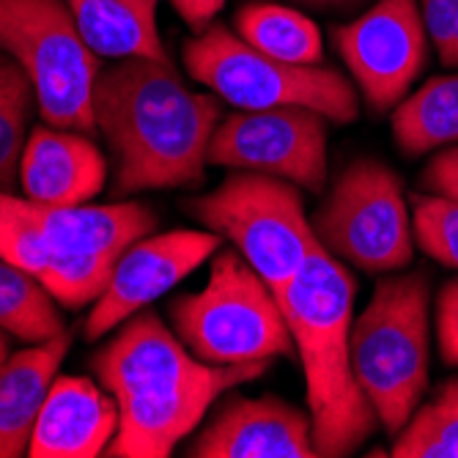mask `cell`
<instances>
[{
  "instance_id": "6da1fadb",
  "label": "cell",
  "mask_w": 458,
  "mask_h": 458,
  "mask_svg": "<svg viewBox=\"0 0 458 458\" xmlns=\"http://www.w3.org/2000/svg\"><path fill=\"white\" fill-rule=\"evenodd\" d=\"M94 113L115 157V195L203 182L220 102L192 94L171 61L121 58L99 72Z\"/></svg>"
},
{
  "instance_id": "7a4b0ae2",
  "label": "cell",
  "mask_w": 458,
  "mask_h": 458,
  "mask_svg": "<svg viewBox=\"0 0 458 458\" xmlns=\"http://www.w3.org/2000/svg\"><path fill=\"white\" fill-rule=\"evenodd\" d=\"M94 370L121 411L107 455L165 458L195 431L223 390L256 379L267 362L192 360L154 313H135L94 354Z\"/></svg>"
},
{
  "instance_id": "3957f363",
  "label": "cell",
  "mask_w": 458,
  "mask_h": 458,
  "mask_svg": "<svg viewBox=\"0 0 458 458\" xmlns=\"http://www.w3.org/2000/svg\"><path fill=\"white\" fill-rule=\"evenodd\" d=\"M354 294V277L318 242L277 297L305 365L318 455H349L377 428V409L360 390L352 368Z\"/></svg>"
},
{
  "instance_id": "277c9868",
  "label": "cell",
  "mask_w": 458,
  "mask_h": 458,
  "mask_svg": "<svg viewBox=\"0 0 458 458\" xmlns=\"http://www.w3.org/2000/svg\"><path fill=\"white\" fill-rule=\"evenodd\" d=\"M349 352L360 390L382 426L398 434L428 385V280L423 272L379 283L354 321Z\"/></svg>"
},
{
  "instance_id": "5b68a950",
  "label": "cell",
  "mask_w": 458,
  "mask_h": 458,
  "mask_svg": "<svg viewBox=\"0 0 458 458\" xmlns=\"http://www.w3.org/2000/svg\"><path fill=\"white\" fill-rule=\"evenodd\" d=\"M171 318L187 349L209 365L267 362L294 352L275 291L239 250L215 256L206 288L171 302Z\"/></svg>"
},
{
  "instance_id": "8992f818",
  "label": "cell",
  "mask_w": 458,
  "mask_h": 458,
  "mask_svg": "<svg viewBox=\"0 0 458 458\" xmlns=\"http://www.w3.org/2000/svg\"><path fill=\"white\" fill-rule=\"evenodd\" d=\"M0 53L25 69L50 127L97 132L99 55L80 36L64 0H0Z\"/></svg>"
},
{
  "instance_id": "52a82bcc",
  "label": "cell",
  "mask_w": 458,
  "mask_h": 458,
  "mask_svg": "<svg viewBox=\"0 0 458 458\" xmlns=\"http://www.w3.org/2000/svg\"><path fill=\"white\" fill-rule=\"evenodd\" d=\"M187 72L239 110L308 107L349 123L360 113L352 82L329 66H294L250 47L225 25H209L184 45Z\"/></svg>"
},
{
  "instance_id": "ba28073f",
  "label": "cell",
  "mask_w": 458,
  "mask_h": 458,
  "mask_svg": "<svg viewBox=\"0 0 458 458\" xmlns=\"http://www.w3.org/2000/svg\"><path fill=\"white\" fill-rule=\"evenodd\" d=\"M192 215L220 236H228L244 261L280 297L318 244L300 192L269 174H236L217 192L190 203Z\"/></svg>"
},
{
  "instance_id": "9c48e42d",
  "label": "cell",
  "mask_w": 458,
  "mask_h": 458,
  "mask_svg": "<svg viewBox=\"0 0 458 458\" xmlns=\"http://www.w3.org/2000/svg\"><path fill=\"white\" fill-rule=\"evenodd\" d=\"M313 225L321 244L365 272H393L411 261L403 187L382 162L346 168Z\"/></svg>"
},
{
  "instance_id": "30bf717a",
  "label": "cell",
  "mask_w": 458,
  "mask_h": 458,
  "mask_svg": "<svg viewBox=\"0 0 458 458\" xmlns=\"http://www.w3.org/2000/svg\"><path fill=\"white\" fill-rule=\"evenodd\" d=\"M209 162L280 176L318 192L327 174L324 115L308 107L242 110L215 130Z\"/></svg>"
},
{
  "instance_id": "8fae6325",
  "label": "cell",
  "mask_w": 458,
  "mask_h": 458,
  "mask_svg": "<svg viewBox=\"0 0 458 458\" xmlns=\"http://www.w3.org/2000/svg\"><path fill=\"white\" fill-rule=\"evenodd\" d=\"M335 45L370 110L403 99L426 61V22L418 0H379L335 30Z\"/></svg>"
},
{
  "instance_id": "7c38bea8",
  "label": "cell",
  "mask_w": 458,
  "mask_h": 458,
  "mask_svg": "<svg viewBox=\"0 0 458 458\" xmlns=\"http://www.w3.org/2000/svg\"><path fill=\"white\" fill-rule=\"evenodd\" d=\"M220 233L203 231H171L148 239H138L113 269V277L94 310L86 318V338L99 341L110 329L159 300L165 291L182 283L206 259L220 250Z\"/></svg>"
},
{
  "instance_id": "4fadbf2b",
  "label": "cell",
  "mask_w": 458,
  "mask_h": 458,
  "mask_svg": "<svg viewBox=\"0 0 458 458\" xmlns=\"http://www.w3.org/2000/svg\"><path fill=\"white\" fill-rule=\"evenodd\" d=\"M195 458H316L313 423L277 398H233L190 445Z\"/></svg>"
},
{
  "instance_id": "5bb4252c",
  "label": "cell",
  "mask_w": 458,
  "mask_h": 458,
  "mask_svg": "<svg viewBox=\"0 0 458 458\" xmlns=\"http://www.w3.org/2000/svg\"><path fill=\"white\" fill-rule=\"evenodd\" d=\"M118 401L82 377H55L28 445L30 458H97L118 431Z\"/></svg>"
},
{
  "instance_id": "9a60e30c",
  "label": "cell",
  "mask_w": 458,
  "mask_h": 458,
  "mask_svg": "<svg viewBox=\"0 0 458 458\" xmlns=\"http://www.w3.org/2000/svg\"><path fill=\"white\" fill-rule=\"evenodd\" d=\"M107 176V162L89 135L36 127L25 143L20 182L28 200L47 206L89 203Z\"/></svg>"
},
{
  "instance_id": "2e32d148",
  "label": "cell",
  "mask_w": 458,
  "mask_h": 458,
  "mask_svg": "<svg viewBox=\"0 0 458 458\" xmlns=\"http://www.w3.org/2000/svg\"><path fill=\"white\" fill-rule=\"evenodd\" d=\"M22 215L45 233L55 250L82 253L115 261L143 239L157 217L143 203H113V206H47L28 198H17Z\"/></svg>"
},
{
  "instance_id": "e0dca14e",
  "label": "cell",
  "mask_w": 458,
  "mask_h": 458,
  "mask_svg": "<svg viewBox=\"0 0 458 458\" xmlns=\"http://www.w3.org/2000/svg\"><path fill=\"white\" fill-rule=\"evenodd\" d=\"M66 352L69 335L61 332L0 362V458L28 453L38 411L45 406Z\"/></svg>"
},
{
  "instance_id": "ac0fdd59",
  "label": "cell",
  "mask_w": 458,
  "mask_h": 458,
  "mask_svg": "<svg viewBox=\"0 0 458 458\" xmlns=\"http://www.w3.org/2000/svg\"><path fill=\"white\" fill-rule=\"evenodd\" d=\"M99 58L168 61L157 30V0H64Z\"/></svg>"
},
{
  "instance_id": "d6986e66",
  "label": "cell",
  "mask_w": 458,
  "mask_h": 458,
  "mask_svg": "<svg viewBox=\"0 0 458 458\" xmlns=\"http://www.w3.org/2000/svg\"><path fill=\"white\" fill-rule=\"evenodd\" d=\"M236 30L250 47L294 66H318L324 41L316 22L280 4H247L236 12Z\"/></svg>"
},
{
  "instance_id": "ffe728a7",
  "label": "cell",
  "mask_w": 458,
  "mask_h": 458,
  "mask_svg": "<svg viewBox=\"0 0 458 458\" xmlns=\"http://www.w3.org/2000/svg\"><path fill=\"white\" fill-rule=\"evenodd\" d=\"M393 135L409 157L458 143V74L434 77L414 97L398 102Z\"/></svg>"
},
{
  "instance_id": "44dd1931",
  "label": "cell",
  "mask_w": 458,
  "mask_h": 458,
  "mask_svg": "<svg viewBox=\"0 0 458 458\" xmlns=\"http://www.w3.org/2000/svg\"><path fill=\"white\" fill-rule=\"evenodd\" d=\"M0 329L28 344H45L64 332L45 283L6 259H0Z\"/></svg>"
},
{
  "instance_id": "7402d4cb",
  "label": "cell",
  "mask_w": 458,
  "mask_h": 458,
  "mask_svg": "<svg viewBox=\"0 0 458 458\" xmlns=\"http://www.w3.org/2000/svg\"><path fill=\"white\" fill-rule=\"evenodd\" d=\"M393 458H458V379L447 382L398 431Z\"/></svg>"
},
{
  "instance_id": "603a6c76",
  "label": "cell",
  "mask_w": 458,
  "mask_h": 458,
  "mask_svg": "<svg viewBox=\"0 0 458 458\" xmlns=\"http://www.w3.org/2000/svg\"><path fill=\"white\" fill-rule=\"evenodd\" d=\"M36 91L17 61L0 55V190H12L20 176L25 130Z\"/></svg>"
},
{
  "instance_id": "cb8c5ba5",
  "label": "cell",
  "mask_w": 458,
  "mask_h": 458,
  "mask_svg": "<svg viewBox=\"0 0 458 458\" xmlns=\"http://www.w3.org/2000/svg\"><path fill=\"white\" fill-rule=\"evenodd\" d=\"M55 253L53 242L22 215L17 198L0 190V259L41 280L53 267Z\"/></svg>"
},
{
  "instance_id": "d4e9b609",
  "label": "cell",
  "mask_w": 458,
  "mask_h": 458,
  "mask_svg": "<svg viewBox=\"0 0 458 458\" xmlns=\"http://www.w3.org/2000/svg\"><path fill=\"white\" fill-rule=\"evenodd\" d=\"M414 239L426 253L458 269V203L442 195H411Z\"/></svg>"
},
{
  "instance_id": "484cf974",
  "label": "cell",
  "mask_w": 458,
  "mask_h": 458,
  "mask_svg": "<svg viewBox=\"0 0 458 458\" xmlns=\"http://www.w3.org/2000/svg\"><path fill=\"white\" fill-rule=\"evenodd\" d=\"M420 12L439 61L458 66V0H420Z\"/></svg>"
},
{
  "instance_id": "4316f807",
  "label": "cell",
  "mask_w": 458,
  "mask_h": 458,
  "mask_svg": "<svg viewBox=\"0 0 458 458\" xmlns=\"http://www.w3.org/2000/svg\"><path fill=\"white\" fill-rule=\"evenodd\" d=\"M439 352L447 365H458V280L447 283L437 305Z\"/></svg>"
},
{
  "instance_id": "83f0119b",
  "label": "cell",
  "mask_w": 458,
  "mask_h": 458,
  "mask_svg": "<svg viewBox=\"0 0 458 458\" xmlns=\"http://www.w3.org/2000/svg\"><path fill=\"white\" fill-rule=\"evenodd\" d=\"M423 182L428 190H434V195H442V198L458 203V148L439 151L428 162Z\"/></svg>"
},
{
  "instance_id": "f1b7e54d",
  "label": "cell",
  "mask_w": 458,
  "mask_h": 458,
  "mask_svg": "<svg viewBox=\"0 0 458 458\" xmlns=\"http://www.w3.org/2000/svg\"><path fill=\"white\" fill-rule=\"evenodd\" d=\"M171 4L192 30H206L223 12L225 0H171Z\"/></svg>"
},
{
  "instance_id": "f546056e",
  "label": "cell",
  "mask_w": 458,
  "mask_h": 458,
  "mask_svg": "<svg viewBox=\"0 0 458 458\" xmlns=\"http://www.w3.org/2000/svg\"><path fill=\"white\" fill-rule=\"evenodd\" d=\"M297 4L316 6V9H335V6H352L357 0H297Z\"/></svg>"
},
{
  "instance_id": "4dcf8cb0",
  "label": "cell",
  "mask_w": 458,
  "mask_h": 458,
  "mask_svg": "<svg viewBox=\"0 0 458 458\" xmlns=\"http://www.w3.org/2000/svg\"><path fill=\"white\" fill-rule=\"evenodd\" d=\"M6 354H9V346H6V338H4V332H0V362L6 360Z\"/></svg>"
}]
</instances>
